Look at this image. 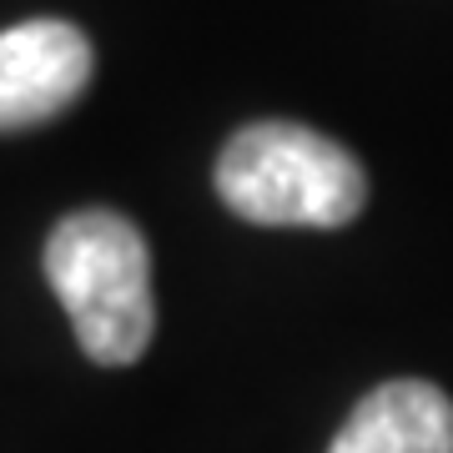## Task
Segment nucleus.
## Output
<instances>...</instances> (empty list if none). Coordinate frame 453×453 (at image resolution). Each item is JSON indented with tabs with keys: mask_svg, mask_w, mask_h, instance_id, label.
Wrapping results in <instances>:
<instances>
[{
	"mask_svg": "<svg viewBox=\"0 0 453 453\" xmlns=\"http://www.w3.org/2000/svg\"><path fill=\"white\" fill-rule=\"evenodd\" d=\"M46 282L56 288L91 363L127 368L151 348L157 333L151 252L131 217L106 207L61 217L46 237Z\"/></svg>",
	"mask_w": 453,
	"mask_h": 453,
	"instance_id": "1",
	"label": "nucleus"
},
{
	"mask_svg": "<svg viewBox=\"0 0 453 453\" xmlns=\"http://www.w3.org/2000/svg\"><path fill=\"white\" fill-rule=\"evenodd\" d=\"M217 196L257 226H348L368 207V172L303 121H252L217 157Z\"/></svg>",
	"mask_w": 453,
	"mask_h": 453,
	"instance_id": "2",
	"label": "nucleus"
},
{
	"mask_svg": "<svg viewBox=\"0 0 453 453\" xmlns=\"http://www.w3.org/2000/svg\"><path fill=\"white\" fill-rule=\"evenodd\" d=\"M91 41L71 20H20L0 31V131L41 127L91 86Z\"/></svg>",
	"mask_w": 453,
	"mask_h": 453,
	"instance_id": "3",
	"label": "nucleus"
},
{
	"mask_svg": "<svg viewBox=\"0 0 453 453\" xmlns=\"http://www.w3.org/2000/svg\"><path fill=\"white\" fill-rule=\"evenodd\" d=\"M327 453H453V398L428 378H388L357 398Z\"/></svg>",
	"mask_w": 453,
	"mask_h": 453,
	"instance_id": "4",
	"label": "nucleus"
}]
</instances>
